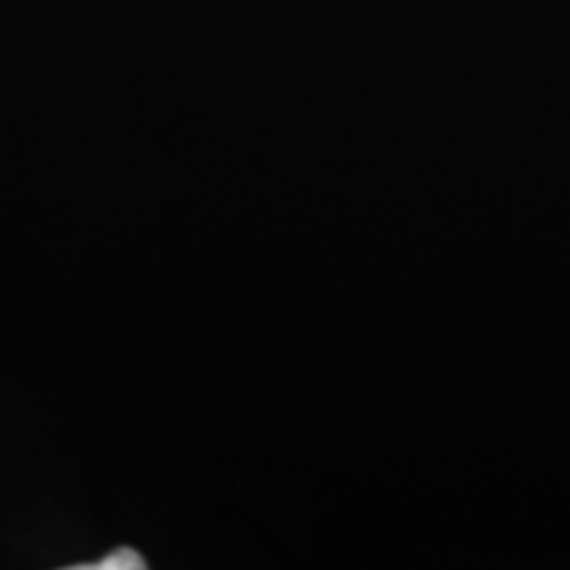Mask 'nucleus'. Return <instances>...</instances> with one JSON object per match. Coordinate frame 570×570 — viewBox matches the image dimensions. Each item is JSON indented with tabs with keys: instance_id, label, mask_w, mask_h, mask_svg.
I'll list each match as a JSON object with an SVG mask.
<instances>
[{
	"instance_id": "obj_1",
	"label": "nucleus",
	"mask_w": 570,
	"mask_h": 570,
	"mask_svg": "<svg viewBox=\"0 0 570 570\" xmlns=\"http://www.w3.org/2000/svg\"><path fill=\"white\" fill-rule=\"evenodd\" d=\"M146 561L134 549H118L111 551L108 558L96 561V564H77V570H142Z\"/></svg>"
}]
</instances>
